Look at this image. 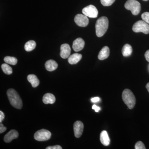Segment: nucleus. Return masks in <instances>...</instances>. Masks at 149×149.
Masks as SVG:
<instances>
[{
	"label": "nucleus",
	"instance_id": "c756f323",
	"mask_svg": "<svg viewBox=\"0 0 149 149\" xmlns=\"http://www.w3.org/2000/svg\"><path fill=\"white\" fill-rule=\"evenodd\" d=\"M91 100L93 102L95 103L99 102L100 100V99L98 97H96L91 99Z\"/></svg>",
	"mask_w": 149,
	"mask_h": 149
},
{
	"label": "nucleus",
	"instance_id": "aec40b11",
	"mask_svg": "<svg viewBox=\"0 0 149 149\" xmlns=\"http://www.w3.org/2000/svg\"><path fill=\"white\" fill-rule=\"evenodd\" d=\"M36 43L33 40H30L26 43L24 45V49L27 52H31L36 47Z\"/></svg>",
	"mask_w": 149,
	"mask_h": 149
},
{
	"label": "nucleus",
	"instance_id": "7c9ffc66",
	"mask_svg": "<svg viewBox=\"0 0 149 149\" xmlns=\"http://www.w3.org/2000/svg\"><path fill=\"white\" fill-rule=\"evenodd\" d=\"M145 56L147 61L149 62V50L146 52L145 54Z\"/></svg>",
	"mask_w": 149,
	"mask_h": 149
},
{
	"label": "nucleus",
	"instance_id": "ddd939ff",
	"mask_svg": "<svg viewBox=\"0 0 149 149\" xmlns=\"http://www.w3.org/2000/svg\"><path fill=\"white\" fill-rule=\"evenodd\" d=\"M110 51L109 48L107 46H105L99 53L98 58L100 60H103L106 59L109 56Z\"/></svg>",
	"mask_w": 149,
	"mask_h": 149
},
{
	"label": "nucleus",
	"instance_id": "5701e85b",
	"mask_svg": "<svg viewBox=\"0 0 149 149\" xmlns=\"http://www.w3.org/2000/svg\"><path fill=\"white\" fill-rule=\"evenodd\" d=\"M101 3L103 6H111L115 0H100Z\"/></svg>",
	"mask_w": 149,
	"mask_h": 149
},
{
	"label": "nucleus",
	"instance_id": "393cba45",
	"mask_svg": "<svg viewBox=\"0 0 149 149\" xmlns=\"http://www.w3.org/2000/svg\"><path fill=\"white\" fill-rule=\"evenodd\" d=\"M135 148L136 149H146L145 145L141 141H138L135 145Z\"/></svg>",
	"mask_w": 149,
	"mask_h": 149
},
{
	"label": "nucleus",
	"instance_id": "2f4dec72",
	"mask_svg": "<svg viewBox=\"0 0 149 149\" xmlns=\"http://www.w3.org/2000/svg\"><path fill=\"white\" fill-rule=\"evenodd\" d=\"M146 88L147 90H148V92L149 93V83H148L146 85Z\"/></svg>",
	"mask_w": 149,
	"mask_h": 149
},
{
	"label": "nucleus",
	"instance_id": "423d86ee",
	"mask_svg": "<svg viewBox=\"0 0 149 149\" xmlns=\"http://www.w3.org/2000/svg\"><path fill=\"white\" fill-rule=\"evenodd\" d=\"M52 133L46 129H41L37 131L34 135V139L38 141H45L49 140L51 137Z\"/></svg>",
	"mask_w": 149,
	"mask_h": 149
},
{
	"label": "nucleus",
	"instance_id": "b1692460",
	"mask_svg": "<svg viewBox=\"0 0 149 149\" xmlns=\"http://www.w3.org/2000/svg\"><path fill=\"white\" fill-rule=\"evenodd\" d=\"M142 19L146 23L149 24V12H145L141 15Z\"/></svg>",
	"mask_w": 149,
	"mask_h": 149
},
{
	"label": "nucleus",
	"instance_id": "f03ea898",
	"mask_svg": "<svg viewBox=\"0 0 149 149\" xmlns=\"http://www.w3.org/2000/svg\"><path fill=\"white\" fill-rule=\"evenodd\" d=\"M109 27V20L106 17H102L97 20L95 24L96 35L101 37L106 32Z\"/></svg>",
	"mask_w": 149,
	"mask_h": 149
},
{
	"label": "nucleus",
	"instance_id": "4468645a",
	"mask_svg": "<svg viewBox=\"0 0 149 149\" xmlns=\"http://www.w3.org/2000/svg\"><path fill=\"white\" fill-rule=\"evenodd\" d=\"M100 140L101 143L104 146H107L109 145L110 141L107 132L106 130H103L101 133Z\"/></svg>",
	"mask_w": 149,
	"mask_h": 149
},
{
	"label": "nucleus",
	"instance_id": "1a4fd4ad",
	"mask_svg": "<svg viewBox=\"0 0 149 149\" xmlns=\"http://www.w3.org/2000/svg\"><path fill=\"white\" fill-rule=\"evenodd\" d=\"M83 129H84V125L81 121L77 120L74 122L73 125V129H74V135L77 138H79L82 136L83 134Z\"/></svg>",
	"mask_w": 149,
	"mask_h": 149
},
{
	"label": "nucleus",
	"instance_id": "9b49d317",
	"mask_svg": "<svg viewBox=\"0 0 149 149\" xmlns=\"http://www.w3.org/2000/svg\"><path fill=\"white\" fill-rule=\"evenodd\" d=\"M85 41L81 38H78L74 40L72 45V49L76 52L82 50L85 46Z\"/></svg>",
	"mask_w": 149,
	"mask_h": 149
},
{
	"label": "nucleus",
	"instance_id": "f257e3e1",
	"mask_svg": "<svg viewBox=\"0 0 149 149\" xmlns=\"http://www.w3.org/2000/svg\"><path fill=\"white\" fill-rule=\"evenodd\" d=\"M8 97L11 105L17 109H21L22 107V102L20 96L15 90L10 89L8 90Z\"/></svg>",
	"mask_w": 149,
	"mask_h": 149
},
{
	"label": "nucleus",
	"instance_id": "a211bd4d",
	"mask_svg": "<svg viewBox=\"0 0 149 149\" xmlns=\"http://www.w3.org/2000/svg\"><path fill=\"white\" fill-rule=\"evenodd\" d=\"M27 80L31 83L33 88H36L40 84V80L35 74H29L27 76Z\"/></svg>",
	"mask_w": 149,
	"mask_h": 149
},
{
	"label": "nucleus",
	"instance_id": "6ab92c4d",
	"mask_svg": "<svg viewBox=\"0 0 149 149\" xmlns=\"http://www.w3.org/2000/svg\"><path fill=\"white\" fill-rule=\"evenodd\" d=\"M133 49L132 47L129 44H125L122 48L123 55L124 57H128L132 54Z\"/></svg>",
	"mask_w": 149,
	"mask_h": 149
},
{
	"label": "nucleus",
	"instance_id": "f8f14e48",
	"mask_svg": "<svg viewBox=\"0 0 149 149\" xmlns=\"http://www.w3.org/2000/svg\"><path fill=\"white\" fill-rule=\"evenodd\" d=\"M19 136L18 132L16 130H12L5 136L4 140L7 143H9L15 139H17Z\"/></svg>",
	"mask_w": 149,
	"mask_h": 149
},
{
	"label": "nucleus",
	"instance_id": "0eeeda50",
	"mask_svg": "<svg viewBox=\"0 0 149 149\" xmlns=\"http://www.w3.org/2000/svg\"><path fill=\"white\" fill-rule=\"evenodd\" d=\"M82 12L84 15L91 18H96L98 15V11L95 6L90 5L85 7L83 9Z\"/></svg>",
	"mask_w": 149,
	"mask_h": 149
},
{
	"label": "nucleus",
	"instance_id": "a878e982",
	"mask_svg": "<svg viewBox=\"0 0 149 149\" xmlns=\"http://www.w3.org/2000/svg\"><path fill=\"white\" fill-rule=\"evenodd\" d=\"M62 148L59 145L52 146H49L46 148V149H62Z\"/></svg>",
	"mask_w": 149,
	"mask_h": 149
},
{
	"label": "nucleus",
	"instance_id": "2eb2a0df",
	"mask_svg": "<svg viewBox=\"0 0 149 149\" xmlns=\"http://www.w3.org/2000/svg\"><path fill=\"white\" fill-rule=\"evenodd\" d=\"M82 55L81 54L75 53L70 56L68 58V62L70 64H75L80 61L82 59Z\"/></svg>",
	"mask_w": 149,
	"mask_h": 149
},
{
	"label": "nucleus",
	"instance_id": "412c9836",
	"mask_svg": "<svg viewBox=\"0 0 149 149\" xmlns=\"http://www.w3.org/2000/svg\"><path fill=\"white\" fill-rule=\"evenodd\" d=\"M4 61L7 64L12 65H15L17 62V60L16 58L14 57L9 56L5 57L4 58Z\"/></svg>",
	"mask_w": 149,
	"mask_h": 149
},
{
	"label": "nucleus",
	"instance_id": "bb28decb",
	"mask_svg": "<svg viewBox=\"0 0 149 149\" xmlns=\"http://www.w3.org/2000/svg\"><path fill=\"white\" fill-rule=\"evenodd\" d=\"M6 130V127H4L3 124L1 123V124H0V133H3Z\"/></svg>",
	"mask_w": 149,
	"mask_h": 149
},
{
	"label": "nucleus",
	"instance_id": "c85d7f7f",
	"mask_svg": "<svg viewBox=\"0 0 149 149\" xmlns=\"http://www.w3.org/2000/svg\"><path fill=\"white\" fill-rule=\"evenodd\" d=\"M92 108H93V109L95 110V111L96 112H99V111L100 110V107H99L97 106V105H96L95 104L93 105V107H92Z\"/></svg>",
	"mask_w": 149,
	"mask_h": 149
},
{
	"label": "nucleus",
	"instance_id": "9d476101",
	"mask_svg": "<svg viewBox=\"0 0 149 149\" xmlns=\"http://www.w3.org/2000/svg\"><path fill=\"white\" fill-rule=\"evenodd\" d=\"M71 52V49L67 44H63L61 47L60 56L62 58L65 59L69 57Z\"/></svg>",
	"mask_w": 149,
	"mask_h": 149
},
{
	"label": "nucleus",
	"instance_id": "39448f33",
	"mask_svg": "<svg viewBox=\"0 0 149 149\" xmlns=\"http://www.w3.org/2000/svg\"><path fill=\"white\" fill-rule=\"evenodd\" d=\"M135 32H143L145 34L149 33V24L143 20H139L134 24L132 28Z\"/></svg>",
	"mask_w": 149,
	"mask_h": 149
},
{
	"label": "nucleus",
	"instance_id": "6e6552de",
	"mask_svg": "<svg viewBox=\"0 0 149 149\" xmlns=\"http://www.w3.org/2000/svg\"><path fill=\"white\" fill-rule=\"evenodd\" d=\"M74 21L77 25L80 27H86L89 24L88 17L81 14H78L75 16Z\"/></svg>",
	"mask_w": 149,
	"mask_h": 149
},
{
	"label": "nucleus",
	"instance_id": "20e7f679",
	"mask_svg": "<svg viewBox=\"0 0 149 149\" xmlns=\"http://www.w3.org/2000/svg\"><path fill=\"white\" fill-rule=\"evenodd\" d=\"M125 8L130 10L132 14L134 15H138L141 10L140 3L136 0H128L124 5Z\"/></svg>",
	"mask_w": 149,
	"mask_h": 149
},
{
	"label": "nucleus",
	"instance_id": "cd10ccee",
	"mask_svg": "<svg viewBox=\"0 0 149 149\" xmlns=\"http://www.w3.org/2000/svg\"><path fill=\"white\" fill-rule=\"evenodd\" d=\"M5 115L4 113L2 111H0V122H2L3 119H4Z\"/></svg>",
	"mask_w": 149,
	"mask_h": 149
},
{
	"label": "nucleus",
	"instance_id": "f3484780",
	"mask_svg": "<svg viewBox=\"0 0 149 149\" xmlns=\"http://www.w3.org/2000/svg\"><path fill=\"white\" fill-rule=\"evenodd\" d=\"M56 101L55 96L51 93H47L43 97V102L45 104H53Z\"/></svg>",
	"mask_w": 149,
	"mask_h": 149
},
{
	"label": "nucleus",
	"instance_id": "7ed1b4c3",
	"mask_svg": "<svg viewBox=\"0 0 149 149\" xmlns=\"http://www.w3.org/2000/svg\"><path fill=\"white\" fill-rule=\"evenodd\" d=\"M122 97L123 102L128 108L130 109H133L136 104V100L132 91L129 89H125L123 92Z\"/></svg>",
	"mask_w": 149,
	"mask_h": 149
},
{
	"label": "nucleus",
	"instance_id": "4be33fe9",
	"mask_svg": "<svg viewBox=\"0 0 149 149\" xmlns=\"http://www.w3.org/2000/svg\"><path fill=\"white\" fill-rule=\"evenodd\" d=\"M1 68L3 72L7 74H10L13 73L12 68L6 63H3L2 65Z\"/></svg>",
	"mask_w": 149,
	"mask_h": 149
},
{
	"label": "nucleus",
	"instance_id": "473e14b6",
	"mask_svg": "<svg viewBox=\"0 0 149 149\" xmlns=\"http://www.w3.org/2000/svg\"><path fill=\"white\" fill-rule=\"evenodd\" d=\"M143 1H148V0H143Z\"/></svg>",
	"mask_w": 149,
	"mask_h": 149
},
{
	"label": "nucleus",
	"instance_id": "dca6fc26",
	"mask_svg": "<svg viewBox=\"0 0 149 149\" xmlns=\"http://www.w3.org/2000/svg\"><path fill=\"white\" fill-rule=\"evenodd\" d=\"M46 69L49 71H53L55 70L58 66L56 62L53 60H49L46 62L45 65Z\"/></svg>",
	"mask_w": 149,
	"mask_h": 149
}]
</instances>
